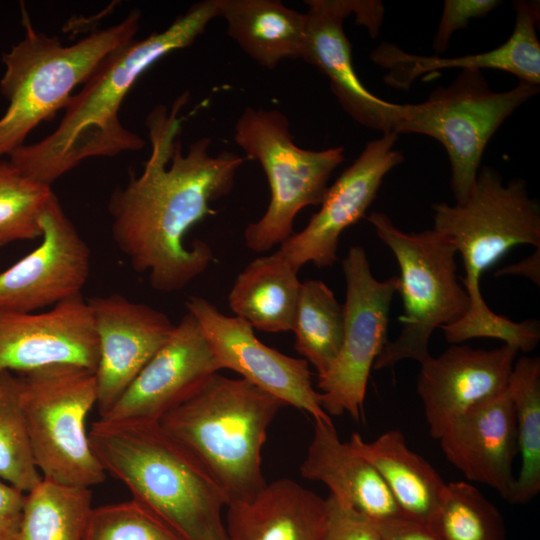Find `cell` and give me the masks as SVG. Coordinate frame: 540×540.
Returning a JSON list of instances; mask_svg holds the SVG:
<instances>
[{"instance_id": "obj_5", "label": "cell", "mask_w": 540, "mask_h": 540, "mask_svg": "<svg viewBox=\"0 0 540 540\" xmlns=\"http://www.w3.org/2000/svg\"><path fill=\"white\" fill-rule=\"evenodd\" d=\"M140 12L98 30L72 45L35 30L23 9L25 35L2 55L0 92L8 100L0 118V159L24 145L40 123L65 109L76 86L84 84L114 51L135 39Z\"/></svg>"}, {"instance_id": "obj_38", "label": "cell", "mask_w": 540, "mask_h": 540, "mask_svg": "<svg viewBox=\"0 0 540 540\" xmlns=\"http://www.w3.org/2000/svg\"><path fill=\"white\" fill-rule=\"evenodd\" d=\"M539 256H540V247L537 248L531 256L528 258L515 263L513 265H508L504 268H501L499 271L495 272L496 276L504 274H517L525 276L531 279L537 285L540 284V275H539Z\"/></svg>"}, {"instance_id": "obj_18", "label": "cell", "mask_w": 540, "mask_h": 540, "mask_svg": "<svg viewBox=\"0 0 540 540\" xmlns=\"http://www.w3.org/2000/svg\"><path fill=\"white\" fill-rule=\"evenodd\" d=\"M99 342L95 371L98 412L105 414L165 344L175 325L169 317L121 294L87 300Z\"/></svg>"}, {"instance_id": "obj_34", "label": "cell", "mask_w": 540, "mask_h": 540, "mask_svg": "<svg viewBox=\"0 0 540 540\" xmlns=\"http://www.w3.org/2000/svg\"><path fill=\"white\" fill-rule=\"evenodd\" d=\"M321 540H383L375 521L329 495Z\"/></svg>"}, {"instance_id": "obj_26", "label": "cell", "mask_w": 540, "mask_h": 540, "mask_svg": "<svg viewBox=\"0 0 540 540\" xmlns=\"http://www.w3.org/2000/svg\"><path fill=\"white\" fill-rule=\"evenodd\" d=\"M301 282L278 251L252 260L237 276L228 304L236 317L261 331L292 330Z\"/></svg>"}, {"instance_id": "obj_19", "label": "cell", "mask_w": 540, "mask_h": 540, "mask_svg": "<svg viewBox=\"0 0 540 540\" xmlns=\"http://www.w3.org/2000/svg\"><path fill=\"white\" fill-rule=\"evenodd\" d=\"M518 352L509 344L493 349L454 344L422 362L416 390L431 437L437 440L455 418L504 392Z\"/></svg>"}, {"instance_id": "obj_16", "label": "cell", "mask_w": 540, "mask_h": 540, "mask_svg": "<svg viewBox=\"0 0 540 540\" xmlns=\"http://www.w3.org/2000/svg\"><path fill=\"white\" fill-rule=\"evenodd\" d=\"M41 244L0 272V310L34 312L81 294L90 250L55 194L44 209Z\"/></svg>"}, {"instance_id": "obj_7", "label": "cell", "mask_w": 540, "mask_h": 540, "mask_svg": "<svg viewBox=\"0 0 540 540\" xmlns=\"http://www.w3.org/2000/svg\"><path fill=\"white\" fill-rule=\"evenodd\" d=\"M234 141L267 177L270 202L264 215L244 230L246 247L267 252L294 232L299 211L320 205L344 148L303 149L295 144L286 115L276 109L246 107L235 124Z\"/></svg>"}, {"instance_id": "obj_30", "label": "cell", "mask_w": 540, "mask_h": 540, "mask_svg": "<svg viewBox=\"0 0 540 540\" xmlns=\"http://www.w3.org/2000/svg\"><path fill=\"white\" fill-rule=\"evenodd\" d=\"M440 540H505L499 509L466 481L446 483L439 505L426 525Z\"/></svg>"}, {"instance_id": "obj_12", "label": "cell", "mask_w": 540, "mask_h": 540, "mask_svg": "<svg viewBox=\"0 0 540 540\" xmlns=\"http://www.w3.org/2000/svg\"><path fill=\"white\" fill-rule=\"evenodd\" d=\"M306 41L302 59L315 66L330 82L332 93L355 121L383 133L393 132L398 104L383 100L360 81L353 66L351 44L344 19L351 13L357 23L377 35L383 6L377 1L307 0Z\"/></svg>"}, {"instance_id": "obj_36", "label": "cell", "mask_w": 540, "mask_h": 540, "mask_svg": "<svg viewBox=\"0 0 540 540\" xmlns=\"http://www.w3.org/2000/svg\"><path fill=\"white\" fill-rule=\"evenodd\" d=\"M26 493L0 480V540H16Z\"/></svg>"}, {"instance_id": "obj_25", "label": "cell", "mask_w": 540, "mask_h": 540, "mask_svg": "<svg viewBox=\"0 0 540 540\" xmlns=\"http://www.w3.org/2000/svg\"><path fill=\"white\" fill-rule=\"evenodd\" d=\"M228 35L259 65L302 59L307 17L279 0H217Z\"/></svg>"}, {"instance_id": "obj_23", "label": "cell", "mask_w": 540, "mask_h": 540, "mask_svg": "<svg viewBox=\"0 0 540 540\" xmlns=\"http://www.w3.org/2000/svg\"><path fill=\"white\" fill-rule=\"evenodd\" d=\"M227 540H321L325 499L283 478L253 499L227 505Z\"/></svg>"}, {"instance_id": "obj_9", "label": "cell", "mask_w": 540, "mask_h": 540, "mask_svg": "<svg viewBox=\"0 0 540 540\" xmlns=\"http://www.w3.org/2000/svg\"><path fill=\"white\" fill-rule=\"evenodd\" d=\"M539 92L525 81L504 92L490 89L481 70H461L418 104H398L393 132L419 133L436 139L451 164L455 204L464 203L476 181L483 152L501 124Z\"/></svg>"}, {"instance_id": "obj_31", "label": "cell", "mask_w": 540, "mask_h": 540, "mask_svg": "<svg viewBox=\"0 0 540 540\" xmlns=\"http://www.w3.org/2000/svg\"><path fill=\"white\" fill-rule=\"evenodd\" d=\"M42 479L27 434L21 377L0 371V480L27 493Z\"/></svg>"}, {"instance_id": "obj_37", "label": "cell", "mask_w": 540, "mask_h": 540, "mask_svg": "<svg viewBox=\"0 0 540 540\" xmlns=\"http://www.w3.org/2000/svg\"><path fill=\"white\" fill-rule=\"evenodd\" d=\"M376 524L383 540H440L426 525L403 516Z\"/></svg>"}, {"instance_id": "obj_13", "label": "cell", "mask_w": 540, "mask_h": 540, "mask_svg": "<svg viewBox=\"0 0 540 540\" xmlns=\"http://www.w3.org/2000/svg\"><path fill=\"white\" fill-rule=\"evenodd\" d=\"M188 312L199 323L222 369L239 373L246 381L286 405L309 413L314 421H332L311 380L308 362L287 356L262 343L249 323L221 313L207 299L191 296Z\"/></svg>"}, {"instance_id": "obj_3", "label": "cell", "mask_w": 540, "mask_h": 540, "mask_svg": "<svg viewBox=\"0 0 540 540\" xmlns=\"http://www.w3.org/2000/svg\"><path fill=\"white\" fill-rule=\"evenodd\" d=\"M88 437L104 471L184 540H227L224 493L159 423L99 419Z\"/></svg>"}, {"instance_id": "obj_10", "label": "cell", "mask_w": 540, "mask_h": 540, "mask_svg": "<svg viewBox=\"0 0 540 540\" xmlns=\"http://www.w3.org/2000/svg\"><path fill=\"white\" fill-rule=\"evenodd\" d=\"M432 210L433 228L450 239L462 258L469 297L465 315L482 318L492 311L481 294L482 274L515 246L540 247L539 202L529 196L523 179L504 185L494 168L484 166L464 203H434Z\"/></svg>"}, {"instance_id": "obj_1", "label": "cell", "mask_w": 540, "mask_h": 540, "mask_svg": "<svg viewBox=\"0 0 540 540\" xmlns=\"http://www.w3.org/2000/svg\"><path fill=\"white\" fill-rule=\"evenodd\" d=\"M182 94L170 111L155 107L146 126L151 154L140 176L130 175L109 201L111 232L133 269L148 273L150 285L174 292L202 274L213 260L210 246L199 239L187 246L190 229L216 211L211 203L232 190L237 170L249 158L223 151L212 155L211 139L195 140L183 153L177 136Z\"/></svg>"}, {"instance_id": "obj_27", "label": "cell", "mask_w": 540, "mask_h": 540, "mask_svg": "<svg viewBox=\"0 0 540 540\" xmlns=\"http://www.w3.org/2000/svg\"><path fill=\"white\" fill-rule=\"evenodd\" d=\"M92 509L90 488L43 478L26 493L16 540H83Z\"/></svg>"}, {"instance_id": "obj_35", "label": "cell", "mask_w": 540, "mask_h": 540, "mask_svg": "<svg viewBox=\"0 0 540 540\" xmlns=\"http://www.w3.org/2000/svg\"><path fill=\"white\" fill-rule=\"evenodd\" d=\"M500 3L497 0H446L433 41L434 49L444 52L456 30L466 28L470 19L485 16Z\"/></svg>"}, {"instance_id": "obj_2", "label": "cell", "mask_w": 540, "mask_h": 540, "mask_svg": "<svg viewBox=\"0 0 540 540\" xmlns=\"http://www.w3.org/2000/svg\"><path fill=\"white\" fill-rule=\"evenodd\" d=\"M217 17V0H203L165 30L114 51L71 97L58 127L42 140L13 150L9 161L26 177L51 186L88 158L143 149L145 141L119 119L124 98L145 71L171 52L191 46Z\"/></svg>"}, {"instance_id": "obj_24", "label": "cell", "mask_w": 540, "mask_h": 540, "mask_svg": "<svg viewBox=\"0 0 540 540\" xmlns=\"http://www.w3.org/2000/svg\"><path fill=\"white\" fill-rule=\"evenodd\" d=\"M348 443L379 473L401 515L427 525L446 483L426 459L408 447L403 433L388 430L370 442L354 433Z\"/></svg>"}, {"instance_id": "obj_20", "label": "cell", "mask_w": 540, "mask_h": 540, "mask_svg": "<svg viewBox=\"0 0 540 540\" xmlns=\"http://www.w3.org/2000/svg\"><path fill=\"white\" fill-rule=\"evenodd\" d=\"M437 440L446 459L467 480L488 485L512 503L518 447L507 389L455 418Z\"/></svg>"}, {"instance_id": "obj_4", "label": "cell", "mask_w": 540, "mask_h": 540, "mask_svg": "<svg viewBox=\"0 0 540 540\" xmlns=\"http://www.w3.org/2000/svg\"><path fill=\"white\" fill-rule=\"evenodd\" d=\"M285 405L243 378L216 373L158 423L214 480L229 505L253 499L267 485L261 451Z\"/></svg>"}, {"instance_id": "obj_8", "label": "cell", "mask_w": 540, "mask_h": 540, "mask_svg": "<svg viewBox=\"0 0 540 540\" xmlns=\"http://www.w3.org/2000/svg\"><path fill=\"white\" fill-rule=\"evenodd\" d=\"M30 448L43 478L90 488L105 471L90 446L86 419L97 403L95 372L57 364L20 375Z\"/></svg>"}, {"instance_id": "obj_32", "label": "cell", "mask_w": 540, "mask_h": 540, "mask_svg": "<svg viewBox=\"0 0 540 540\" xmlns=\"http://www.w3.org/2000/svg\"><path fill=\"white\" fill-rule=\"evenodd\" d=\"M53 194L51 186L26 177L9 159H0V247L41 237V215Z\"/></svg>"}, {"instance_id": "obj_14", "label": "cell", "mask_w": 540, "mask_h": 540, "mask_svg": "<svg viewBox=\"0 0 540 540\" xmlns=\"http://www.w3.org/2000/svg\"><path fill=\"white\" fill-rule=\"evenodd\" d=\"M396 132L366 143L357 159L328 187L320 209L308 224L281 244L279 252L298 272L307 263L318 268L337 260L342 232L365 216L387 173L403 162L395 149Z\"/></svg>"}, {"instance_id": "obj_29", "label": "cell", "mask_w": 540, "mask_h": 540, "mask_svg": "<svg viewBox=\"0 0 540 540\" xmlns=\"http://www.w3.org/2000/svg\"><path fill=\"white\" fill-rule=\"evenodd\" d=\"M295 348L323 376L340 350L344 334V308L320 280L301 283L292 325Z\"/></svg>"}, {"instance_id": "obj_22", "label": "cell", "mask_w": 540, "mask_h": 540, "mask_svg": "<svg viewBox=\"0 0 540 540\" xmlns=\"http://www.w3.org/2000/svg\"><path fill=\"white\" fill-rule=\"evenodd\" d=\"M300 474L325 484L331 496L375 522L402 516L376 469L348 442L332 421H314V433Z\"/></svg>"}, {"instance_id": "obj_28", "label": "cell", "mask_w": 540, "mask_h": 540, "mask_svg": "<svg viewBox=\"0 0 540 540\" xmlns=\"http://www.w3.org/2000/svg\"><path fill=\"white\" fill-rule=\"evenodd\" d=\"M513 405L520 470L513 504H526L540 491V358L515 360L507 386Z\"/></svg>"}, {"instance_id": "obj_21", "label": "cell", "mask_w": 540, "mask_h": 540, "mask_svg": "<svg viewBox=\"0 0 540 540\" xmlns=\"http://www.w3.org/2000/svg\"><path fill=\"white\" fill-rule=\"evenodd\" d=\"M514 9L516 22L512 34L490 51L444 58L411 54L384 42L371 53V59L388 70L384 81L394 88L407 89L419 76L447 68L498 69L515 75L520 81L539 85L540 43L536 33L539 2L518 1Z\"/></svg>"}, {"instance_id": "obj_17", "label": "cell", "mask_w": 540, "mask_h": 540, "mask_svg": "<svg viewBox=\"0 0 540 540\" xmlns=\"http://www.w3.org/2000/svg\"><path fill=\"white\" fill-rule=\"evenodd\" d=\"M98 361L94 319L82 294L41 313L0 310V371L71 364L95 372Z\"/></svg>"}, {"instance_id": "obj_33", "label": "cell", "mask_w": 540, "mask_h": 540, "mask_svg": "<svg viewBox=\"0 0 540 540\" xmlns=\"http://www.w3.org/2000/svg\"><path fill=\"white\" fill-rule=\"evenodd\" d=\"M83 540H184L146 507L129 501L93 508Z\"/></svg>"}, {"instance_id": "obj_11", "label": "cell", "mask_w": 540, "mask_h": 540, "mask_svg": "<svg viewBox=\"0 0 540 540\" xmlns=\"http://www.w3.org/2000/svg\"><path fill=\"white\" fill-rule=\"evenodd\" d=\"M346 281L343 340L333 364L317 386L330 416L348 413L359 420L374 362L388 341L389 311L398 277L377 280L362 246H352L342 261Z\"/></svg>"}, {"instance_id": "obj_6", "label": "cell", "mask_w": 540, "mask_h": 540, "mask_svg": "<svg viewBox=\"0 0 540 540\" xmlns=\"http://www.w3.org/2000/svg\"><path fill=\"white\" fill-rule=\"evenodd\" d=\"M367 219L397 260V291L404 307L399 335L386 342L373 368H389L403 360L421 364L431 356L428 344L434 330L458 322L469 308L468 294L456 274V247L434 228L406 233L381 212H372Z\"/></svg>"}, {"instance_id": "obj_15", "label": "cell", "mask_w": 540, "mask_h": 540, "mask_svg": "<svg viewBox=\"0 0 540 540\" xmlns=\"http://www.w3.org/2000/svg\"><path fill=\"white\" fill-rule=\"evenodd\" d=\"M222 366L199 323L189 312L165 344L100 420L158 423L194 396Z\"/></svg>"}]
</instances>
